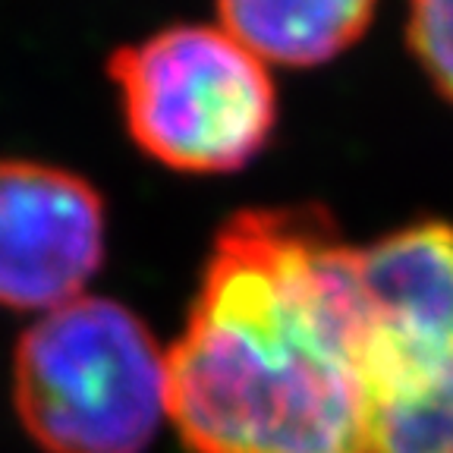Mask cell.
<instances>
[{"mask_svg":"<svg viewBox=\"0 0 453 453\" xmlns=\"http://www.w3.org/2000/svg\"><path fill=\"white\" fill-rule=\"evenodd\" d=\"M186 453H368L356 246L321 208H249L208 249L167 349Z\"/></svg>","mask_w":453,"mask_h":453,"instance_id":"1","label":"cell"},{"mask_svg":"<svg viewBox=\"0 0 453 453\" xmlns=\"http://www.w3.org/2000/svg\"><path fill=\"white\" fill-rule=\"evenodd\" d=\"M13 406L44 453H145L167 416V349L129 305L79 296L13 349Z\"/></svg>","mask_w":453,"mask_h":453,"instance_id":"2","label":"cell"},{"mask_svg":"<svg viewBox=\"0 0 453 453\" xmlns=\"http://www.w3.org/2000/svg\"><path fill=\"white\" fill-rule=\"evenodd\" d=\"M142 155L177 173H230L274 135L268 64L220 26H167L107 60Z\"/></svg>","mask_w":453,"mask_h":453,"instance_id":"3","label":"cell"},{"mask_svg":"<svg viewBox=\"0 0 453 453\" xmlns=\"http://www.w3.org/2000/svg\"><path fill=\"white\" fill-rule=\"evenodd\" d=\"M368 327V410L453 394V224L418 220L356 246Z\"/></svg>","mask_w":453,"mask_h":453,"instance_id":"4","label":"cell"},{"mask_svg":"<svg viewBox=\"0 0 453 453\" xmlns=\"http://www.w3.org/2000/svg\"><path fill=\"white\" fill-rule=\"evenodd\" d=\"M104 196L57 164L0 161V309L54 311L104 265Z\"/></svg>","mask_w":453,"mask_h":453,"instance_id":"5","label":"cell"},{"mask_svg":"<svg viewBox=\"0 0 453 453\" xmlns=\"http://www.w3.org/2000/svg\"><path fill=\"white\" fill-rule=\"evenodd\" d=\"M378 0H218L220 28L265 64L315 66L343 54Z\"/></svg>","mask_w":453,"mask_h":453,"instance_id":"6","label":"cell"},{"mask_svg":"<svg viewBox=\"0 0 453 453\" xmlns=\"http://www.w3.org/2000/svg\"><path fill=\"white\" fill-rule=\"evenodd\" d=\"M406 32L422 70L453 101V0H410Z\"/></svg>","mask_w":453,"mask_h":453,"instance_id":"7","label":"cell"}]
</instances>
